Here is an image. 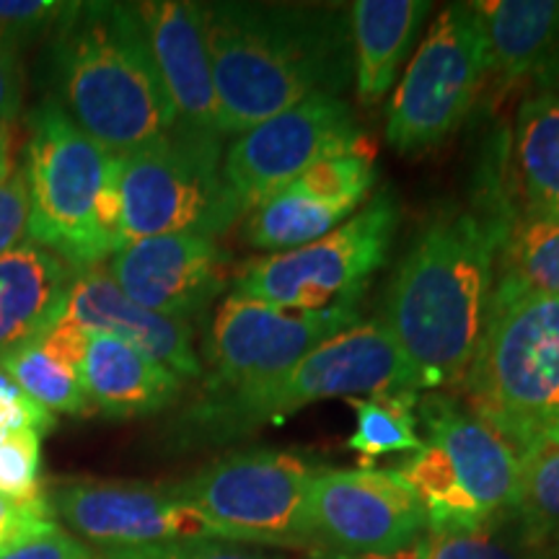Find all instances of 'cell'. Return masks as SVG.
Here are the masks:
<instances>
[{
  "instance_id": "obj_10",
  "label": "cell",
  "mask_w": 559,
  "mask_h": 559,
  "mask_svg": "<svg viewBox=\"0 0 559 559\" xmlns=\"http://www.w3.org/2000/svg\"><path fill=\"white\" fill-rule=\"evenodd\" d=\"M396 226L400 205L383 190L321 239L243 264L234 277V293L300 311L358 304L368 280L386 262Z\"/></svg>"
},
{
  "instance_id": "obj_18",
  "label": "cell",
  "mask_w": 559,
  "mask_h": 559,
  "mask_svg": "<svg viewBox=\"0 0 559 559\" xmlns=\"http://www.w3.org/2000/svg\"><path fill=\"white\" fill-rule=\"evenodd\" d=\"M135 11L179 128L223 138L202 5L190 0H145L135 3Z\"/></svg>"
},
{
  "instance_id": "obj_15",
  "label": "cell",
  "mask_w": 559,
  "mask_h": 559,
  "mask_svg": "<svg viewBox=\"0 0 559 559\" xmlns=\"http://www.w3.org/2000/svg\"><path fill=\"white\" fill-rule=\"evenodd\" d=\"M47 498L55 519L66 523L73 536L88 542L94 551L158 547L213 536L198 510L181 502L169 487L70 479L55 487Z\"/></svg>"
},
{
  "instance_id": "obj_3",
  "label": "cell",
  "mask_w": 559,
  "mask_h": 559,
  "mask_svg": "<svg viewBox=\"0 0 559 559\" xmlns=\"http://www.w3.org/2000/svg\"><path fill=\"white\" fill-rule=\"evenodd\" d=\"M60 109L111 156H130L177 130L135 3H70L55 29Z\"/></svg>"
},
{
  "instance_id": "obj_20",
  "label": "cell",
  "mask_w": 559,
  "mask_h": 559,
  "mask_svg": "<svg viewBox=\"0 0 559 559\" xmlns=\"http://www.w3.org/2000/svg\"><path fill=\"white\" fill-rule=\"evenodd\" d=\"M498 91L534 88L559 73V0H474Z\"/></svg>"
},
{
  "instance_id": "obj_31",
  "label": "cell",
  "mask_w": 559,
  "mask_h": 559,
  "mask_svg": "<svg viewBox=\"0 0 559 559\" xmlns=\"http://www.w3.org/2000/svg\"><path fill=\"white\" fill-rule=\"evenodd\" d=\"M70 3L60 0H0V45L21 50L45 32L58 29Z\"/></svg>"
},
{
  "instance_id": "obj_5",
  "label": "cell",
  "mask_w": 559,
  "mask_h": 559,
  "mask_svg": "<svg viewBox=\"0 0 559 559\" xmlns=\"http://www.w3.org/2000/svg\"><path fill=\"white\" fill-rule=\"evenodd\" d=\"M26 241L73 270H94L124 247L120 158L94 143L50 99L29 115Z\"/></svg>"
},
{
  "instance_id": "obj_29",
  "label": "cell",
  "mask_w": 559,
  "mask_h": 559,
  "mask_svg": "<svg viewBox=\"0 0 559 559\" xmlns=\"http://www.w3.org/2000/svg\"><path fill=\"white\" fill-rule=\"evenodd\" d=\"M506 521L477 531H425L394 559H547V549L534 547L521 531H502Z\"/></svg>"
},
{
  "instance_id": "obj_39",
  "label": "cell",
  "mask_w": 559,
  "mask_h": 559,
  "mask_svg": "<svg viewBox=\"0 0 559 559\" xmlns=\"http://www.w3.org/2000/svg\"><path fill=\"white\" fill-rule=\"evenodd\" d=\"M317 559H394V557H355V555H337V551H319Z\"/></svg>"
},
{
  "instance_id": "obj_4",
  "label": "cell",
  "mask_w": 559,
  "mask_h": 559,
  "mask_svg": "<svg viewBox=\"0 0 559 559\" xmlns=\"http://www.w3.org/2000/svg\"><path fill=\"white\" fill-rule=\"evenodd\" d=\"M461 391L521 456L559 443V296L495 277Z\"/></svg>"
},
{
  "instance_id": "obj_34",
  "label": "cell",
  "mask_w": 559,
  "mask_h": 559,
  "mask_svg": "<svg viewBox=\"0 0 559 559\" xmlns=\"http://www.w3.org/2000/svg\"><path fill=\"white\" fill-rule=\"evenodd\" d=\"M58 419L19 386L16 381L0 368V438L16 430H37L41 436L55 430Z\"/></svg>"
},
{
  "instance_id": "obj_30",
  "label": "cell",
  "mask_w": 559,
  "mask_h": 559,
  "mask_svg": "<svg viewBox=\"0 0 559 559\" xmlns=\"http://www.w3.org/2000/svg\"><path fill=\"white\" fill-rule=\"evenodd\" d=\"M41 432L16 430L0 438V495L34 500L41 492Z\"/></svg>"
},
{
  "instance_id": "obj_12",
  "label": "cell",
  "mask_w": 559,
  "mask_h": 559,
  "mask_svg": "<svg viewBox=\"0 0 559 559\" xmlns=\"http://www.w3.org/2000/svg\"><path fill=\"white\" fill-rule=\"evenodd\" d=\"M360 324L358 304L300 311L230 293L205 337V394H223L283 373L334 334Z\"/></svg>"
},
{
  "instance_id": "obj_35",
  "label": "cell",
  "mask_w": 559,
  "mask_h": 559,
  "mask_svg": "<svg viewBox=\"0 0 559 559\" xmlns=\"http://www.w3.org/2000/svg\"><path fill=\"white\" fill-rule=\"evenodd\" d=\"M29 226V187H26L24 164L0 177V257L21 241H26Z\"/></svg>"
},
{
  "instance_id": "obj_22",
  "label": "cell",
  "mask_w": 559,
  "mask_h": 559,
  "mask_svg": "<svg viewBox=\"0 0 559 559\" xmlns=\"http://www.w3.org/2000/svg\"><path fill=\"white\" fill-rule=\"evenodd\" d=\"M75 272L32 241L0 257V360L58 324Z\"/></svg>"
},
{
  "instance_id": "obj_7",
  "label": "cell",
  "mask_w": 559,
  "mask_h": 559,
  "mask_svg": "<svg viewBox=\"0 0 559 559\" xmlns=\"http://www.w3.org/2000/svg\"><path fill=\"white\" fill-rule=\"evenodd\" d=\"M423 445L402 464L428 515V531H477L513 515L521 453L449 396H419Z\"/></svg>"
},
{
  "instance_id": "obj_25",
  "label": "cell",
  "mask_w": 559,
  "mask_h": 559,
  "mask_svg": "<svg viewBox=\"0 0 559 559\" xmlns=\"http://www.w3.org/2000/svg\"><path fill=\"white\" fill-rule=\"evenodd\" d=\"M355 430L347 449L360 453L362 466L391 453H415L423 445L417 432V391H389V394L355 396Z\"/></svg>"
},
{
  "instance_id": "obj_6",
  "label": "cell",
  "mask_w": 559,
  "mask_h": 559,
  "mask_svg": "<svg viewBox=\"0 0 559 559\" xmlns=\"http://www.w3.org/2000/svg\"><path fill=\"white\" fill-rule=\"evenodd\" d=\"M417 391V379L383 321H360L311 349L283 373L249 386L202 394L179 428L192 440H234L277 425L313 402Z\"/></svg>"
},
{
  "instance_id": "obj_1",
  "label": "cell",
  "mask_w": 559,
  "mask_h": 559,
  "mask_svg": "<svg viewBox=\"0 0 559 559\" xmlns=\"http://www.w3.org/2000/svg\"><path fill=\"white\" fill-rule=\"evenodd\" d=\"M513 207H445L396 270L381 321L417 389L453 386L477 349Z\"/></svg>"
},
{
  "instance_id": "obj_21",
  "label": "cell",
  "mask_w": 559,
  "mask_h": 559,
  "mask_svg": "<svg viewBox=\"0 0 559 559\" xmlns=\"http://www.w3.org/2000/svg\"><path fill=\"white\" fill-rule=\"evenodd\" d=\"M81 383L91 412L109 419L156 415L181 394L174 370L102 332H88Z\"/></svg>"
},
{
  "instance_id": "obj_13",
  "label": "cell",
  "mask_w": 559,
  "mask_h": 559,
  "mask_svg": "<svg viewBox=\"0 0 559 559\" xmlns=\"http://www.w3.org/2000/svg\"><path fill=\"white\" fill-rule=\"evenodd\" d=\"M366 148L353 107L342 96H311L236 135L221 169L243 215L321 158Z\"/></svg>"
},
{
  "instance_id": "obj_19",
  "label": "cell",
  "mask_w": 559,
  "mask_h": 559,
  "mask_svg": "<svg viewBox=\"0 0 559 559\" xmlns=\"http://www.w3.org/2000/svg\"><path fill=\"white\" fill-rule=\"evenodd\" d=\"M88 332H102L140 349L148 358L158 360L174 373L187 379H202V366L194 349L192 326L181 319L148 311L117 288L109 272L99 267L75 272L70 285L62 317Z\"/></svg>"
},
{
  "instance_id": "obj_27",
  "label": "cell",
  "mask_w": 559,
  "mask_h": 559,
  "mask_svg": "<svg viewBox=\"0 0 559 559\" xmlns=\"http://www.w3.org/2000/svg\"><path fill=\"white\" fill-rule=\"evenodd\" d=\"M510 519L534 547H559V443L521 456L519 495Z\"/></svg>"
},
{
  "instance_id": "obj_14",
  "label": "cell",
  "mask_w": 559,
  "mask_h": 559,
  "mask_svg": "<svg viewBox=\"0 0 559 559\" xmlns=\"http://www.w3.org/2000/svg\"><path fill=\"white\" fill-rule=\"evenodd\" d=\"M319 547L337 555L394 557L428 531L423 502L400 469H319L311 481Z\"/></svg>"
},
{
  "instance_id": "obj_17",
  "label": "cell",
  "mask_w": 559,
  "mask_h": 559,
  "mask_svg": "<svg viewBox=\"0 0 559 559\" xmlns=\"http://www.w3.org/2000/svg\"><path fill=\"white\" fill-rule=\"evenodd\" d=\"M107 272L138 306L187 321L226 290L228 254L207 236H153L124 243Z\"/></svg>"
},
{
  "instance_id": "obj_28",
  "label": "cell",
  "mask_w": 559,
  "mask_h": 559,
  "mask_svg": "<svg viewBox=\"0 0 559 559\" xmlns=\"http://www.w3.org/2000/svg\"><path fill=\"white\" fill-rule=\"evenodd\" d=\"M0 368L45 409L73 417L94 415L79 370L47 353L39 342L13 349L0 360Z\"/></svg>"
},
{
  "instance_id": "obj_36",
  "label": "cell",
  "mask_w": 559,
  "mask_h": 559,
  "mask_svg": "<svg viewBox=\"0 0 559 559\" xmlns=\"http://www.w3.org/2000/svg\"><path fill=\"white\" fill-rule=\"evenodd\" d=\"M0 559H96V555L94 549L86 547V544L79 539V536L55 526L50 534L39 536V539L13 549L11 555Z\"/></svg>"
},
{
  "instance_id": "obj_38",
  "label": "cell",
  "mask_w": 559,
  "mask_h": 559,
  "mask_svg": "<svg viewBox=\"0 0 559 559\" xmlns=\"http://www.w3.org/2000/svg\"><path fill=\"white\" fill-rule=\"evenodd\" d=\"M16 169L13 160V124L0 122V177Z\"/></svg>"
},
{
  "instance_id": "obj_33",
  "label": "cell",
  "mask_w": 559,
  "mask_h": 559,
  "mask_svg": "<svg viewBox=\"0 0 559 559\" xmlns=\"http://www.w3.org/2000/svg\"><path fill=\"white\" fill-rule=\"evenodd\" d=\"M96 559H277L267 551L251 549L247 544L223 542V539H187L158 544V547L140 549H109L94 551Z\"/></svg>"
},
{
  "instance_id": "obj_2",
  "label": "cell",
  "mask_w": 559,
  "mask_h": 559,
  "mask_svg": "<svg viewBox=\"0 0 559 559\" xmlns=\"http://www.w3.org/2000/svg\"><path fill=\"white\" fill-rule=\"evenodd\" d=\"M221 135H241L353 73L349 19L326 5L200 3Z\"/></svg>"
},
{
  "instance_id": "obj_9",
  "label": "cell",
  "mask_w": 559,
  "mask_h": 559,
  "mask_svg": "<svg viewBox=\"0 0 559 559\" xmlns=\"http://www.w3.org/2000/svg\"><path fill=\"white\" fill-rule=\"evenodd\" d=\"M221 138L179 128L120 158L122 241L194 234L218 239L243 218L221 169Z\"/></svg>"
},
{
  "instance_id": "obj_24",
  "label": "cell",
  "mask_w": 559,
  "mask_h": 559,
  "mask_svg": "<svg viewBox=\"0 0 559 559\" xmlns=\"http://www.w3.org/2000/svg\"><path fill=\"white\" fill-rule=\"evenodd\" d=\"M428 11L430 3L425 0H358L349 5L355 91L366 107L383 102L394 86L404 55Z\"/></svg>"
},
{
  "instance_id": "obj_23",
  "label": "cell",
  "mask_w": 559,
  "mask_h": 559,
  "mask_svg": "<svg viewBox=\"0 0 559 559\" xmlns=\"http://www.w3.org/2000/svg\"><path fill=\"white\" fill-rule=\"evenodd\" d=\"M508 156L513 213L559 218V73L526 91Z\"/></svg>"
},
{
  "instance_id": "obj_11",
  "label": "cell",
  "mask_w": 559,
  "mask_h": 559,
  "mask_svg": "<svg viewBox=\"0 0 559 559\" xmlns=\"http://www.w3.org/2000/svg\"><path fill=\"white\" fill-rule=\"evenodd\" d=\"M485 81L487 41L477 11L472 3L445 5L391 96V148L412 156L449 140L477 104Z\"/></svg>"
},
{
  "instance_id": "obj_26",
  "label": "cell",
  "mask_w": 559,
  "mask_h": 559,
  "mask_svg": "<svg viewBox=\"0 0 559 559\" xmlns=\"http://www.w3.org/2000/svg\"><path fill=\"white\" fill-rule=\"evenodd\" d=\"M500 275L523 288L559 296V218H510L500 254Z\"/></svg>"
},
{
  "instance_id": "obj_37",
  "label": "cell",
  "mask_w": 559,
  "mask_h": 559,
  "mask_svg": "<svg viewBox=\"0 0 559 559\" xmlns=\"http://www.w3.org/2000/svg\"><path fill=\"white\" fill-rule=\"evenodd\" d=\"M24 102V70L19 52L0 45V122L13 124Z\"/></svg>"
},
{
  "instance_id": "obj_8",
  "label": "cell",
  "mask_w": 559,
  "mask_h": 559,
  "mask_svg": "<svg viewBox=\"0 0 559 559\" xmlns=\"http://www.w3.org/2000/svg\"><path fill=\"white\" fill-rule=\"evenodd\" d=\"M319 469L288 451L228 453L166 485L198 510L215 539L257 547H317L311 481Z\"/></svg>"
},
{
  "instance_id": "obj_16",
  "label": "cell",
  "mask_w": 559,
  "mask_h": 559,
  "mask_svg": "<svg viewBox=\"0 0 559 559\" xmlns=\"http://www.w3.org/2000/svg\"><path fill=\"white\" fill-rule=\"evenodd\" d=\"M373 185L376 164L368 148L321 158L243 215V241L272 254L317 241L353 218Z\"/></svg>"
},
{
  "instance_id": "obj_32",
  "label": "cell",
  "mask_w": 559,
  "mask_h": 559,
  "mask_svg": "<svg viewBox=\"0 0 559 559\" xmlns=\"http://www.w3.org/2000/svg\"><path fill=\"white\" fill-rule=\"evenodd\" d=\"M58 526L47 495L34 500H13L0 495V557L32 544Z\"/></svg>"
}]
</instances>
